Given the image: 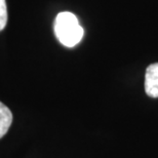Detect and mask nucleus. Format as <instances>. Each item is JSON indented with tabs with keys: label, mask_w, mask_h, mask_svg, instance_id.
<instances>
[{
	"label": "nucleus",
	"mask_w": 158,
	"mask_h": 158,
	"mask_svg": "<svg viewBox=\"0 0 158 158\" xmlns=\"http://www.w3.org/2000/svg\"><path fill=\"white\" fill-rule=\"evenodd\" d=\"M12 122V113L8 107L0 102V139L9 129Z\"/></svg>",
	"instance_id": "obj_3"
},
{
	"label": "nucleus",
	"mask_w": 158,
	"mask_h": 158,
	"mask_svg": "<svg viewBox=\"0 0 158 158\" xmlns=\"http://www.w3.org/2000/svg\"><path fill=\"white\" fill-rule=\"evenodd\" d=\"M145 90L150 98H158V63L151 64L145 75Z\"/></svg>",
	"instance_id": "obj_2"
},
{
	"label": "nucleus",
	"mask_w": 158,
	"mask_h": 158,
	"mask_svg": "<svg viewBox=\"0 0 158 158\" xmlns=\"http://www.w3.org/2000/svg\"><path fill=\"white\" fill-rule=\"evenodd\" d=\"M7 24V6L5 0H0V32Z\"/></svg>",
	"instance_id": "obj_4"
},
{
	"label": "nucleus",
	"mask_w": 158,
	"mask_h": 158,
	"mask_svg": "<svg viewBox=\"0 0 158 158\" xmlns=\"http://www.w3.org/2000/svg\"><path fill=\"white\" fill-rule=\"evenodd\" d=\"M55 34L63 45L74 47L80 42L84 31L80 26L76 15L69 11H63L56 15L55 20Z\"/></svg>",
	"instance_id": "obj_1"
}]
</instances>
